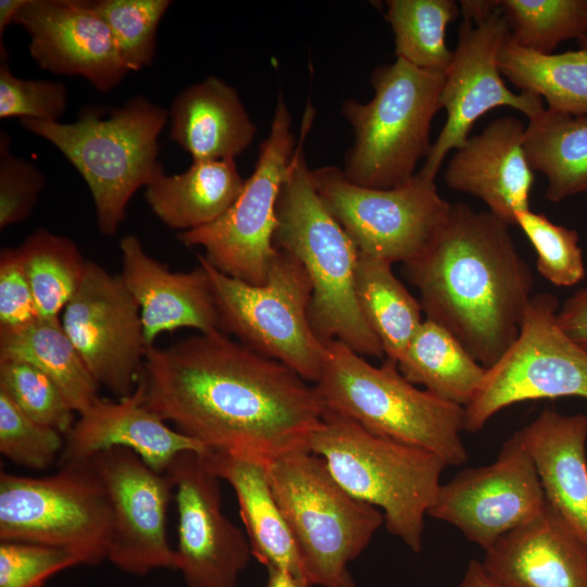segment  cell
<instances>
[{
    "mask_svg": "<svg viewBox=\"0 0 587 587\" xmlns=\"http://www.w3.org/2000/svg\"><path fill=\"white\" fill-rule=\"evenodd\" d=\"M545 505L537 472L515 432L495 462L465 469L440 485L427 514L451 524L486 551L535 519Z\"/></svg>",
    "mask_w": 587,
    "mask_h": 587,
    "instance_id": "obj_16",
    "label": "cell"
},
{
    "mask_svg": "<svg viewBox=\"0 0 587 587\" xmlns=\"http://www.w3.org/2000/svg\"><path fill=\"white\" fill-rule=\"evenodd\" d=\"M460 16L453 0H389L385 17L395 36L397 59L446 74L453 50L446 43L447 26Z\"/></svg>",
    "mask_w": 587,
    "mask_h": 587,
    "instance_id": "obj_33",
    "label": "cell"
},
{
    "mask_svg": "<svg viewBox=\"0 0 587 587\" xmlns=\"http://www.w3.org/2000/svg\"><path fill=\"white\" fill-rule=\"evenodd\" d=\"M499 67L516 88L544 98L549 110L587 115V49L546 54L524 49L509 36Z\"/></svg>",
    "mask_w": 587,
    "mask_h": 587,
    "instance_id": "obj_32",
    "label": "cell"
},
{
    "mask_svg": "<svg viewBox=\"0 0 587 587\" xmlns=\"http://www.w3.org/2000/svg\"><path fill=\"white\" fill-rule=\"evenodd\" d=\"M517 225L536 252V268L551 284L570 287L586 275L583 250L575 229L558 225L530 209L515 216Z\"/></svg>",
    "mask_w": 587,
    "mask_h": 587,
    "instance_id": "obj_37",
    "label": "cell"
},
{
    "mask_svg": "<svg viewBox=\"0 0 587 587\" xmlns=\"http://www.w3.org/2000/svg\"><path fill=\"white\" fill-rule=\"evenodd\" d=\"M166 473L178 515L175 565L186 587H237L252 552L246 533L222 510L218 476L198 451L180 453Z\"/></svg>",
    "mask_w": 587,
    "mask_h": 587,
    "instance_id": "obj_17",
    "label": "cell"
},
{
    "mask_svg": "<svg viewBox=\"0 0 587 587\" xmlns=\"http://www.w3.org/2000/svg\"><path fill=\"white\" fill-rule=\"evenodd\" d=\"M457 587H504L491 578L480 561L471 560Z\"/></svg>",
    "mask_w": 587,
    "mask_h": 587,
    "instance_id": "obj_46",
    "label": "cell"
},
{
    "mask_svg": "<svg viewBox=\"0 0 587 587\" xmlns=\"http://www.w3.org/2000/svg\"><path fill=\"white\" fill-rule=\"evenodd\" d=\"M145 394L140 378L135 390L117 401L99 397L78 414L64 435L59 465L85 462L104 450L124 448L164 473L180 453L205 451L198 441L170 427L151 411L145 402Z\"/></svg>",
    "mask_w": 587,
    "mask_h": 587,
    "instance_id": "obj_20",
    "label": "cell"
},
{
    "mask_svg": "<svg viewBox=\"0 0 587 587\" xmlns=\"http://www.w3.org/2000/svg\"><path fill=\"white\" fill-rule=\"evenodd\" d=\"M203 457L218 478L235 491L252 557L266 569H280L305 579L296 542L273 494L266 464L224 451H204Z\"/></svg>",
    "mask_w": 587,
    "mask_h": 587,
    "instance_id": "obj_26",
    "label": "cell"
},
{
    "mask_svg": "<svg viewBox=\"0 0 587 587\" xmlns=\"http://www.w3.org/2000/svg\"><path fill=\"white\" fill-rule=\"evenodd\" d=\"M39 319L18 248L0 252V329L25 326Z\"/></svg>",
    "mask_w": 587,
    "mask_h": 587,
    "instance_id": "obj_43",
    "label": "cell"
},
{
    "mask_svg": "<svg viewBox=\"0 0 587 587\" xmlns=\"http://www.w3.org/2000/svg\"><path fill=\"white\" fill-rule=\"evenodd\" d=\"M344 587H360V586L355 584V582L349 574L345 580Z\"/></svg>",
    "mask_w": 587,
    "mask_h": 587,
    "instance_id": "obj_49",
    "label": "cell"
},
{
    "mask_svg": "<svg viewBox=\"0 0 587 587\" xmlns=\"http://www.w3.org/2000/svg\"><path fill=\"white\" fill-rule=\"evenodd\" d=\"M140 378L147 407L205 451L265 464L307 449L325 412L313 385L222 330L149 347Z\"/></svg>",
    "mask_w": 587,
    "mask_h": 587,
    "instance_id": "obj_1",
    "label": "cell"
},
{
    "mask_svg": "<svg viewBox=\"0 0 587 587\" xmlns=\"http://www.w3.org/2000/svg\"><path fill=\"white\" fill-rule=\"evenodd\" d=\"M559 327L587 351V286L569 297L557 312Z\"/></svg>",
    "mask_w": 587,
    "mask_h": 587,
    "instance_id": "obj_44",
    "label": "cell"
},
{
    "mask_svg": "<svg viewBox=\"0 0 587 587\" xmlns=\"http://www.w3.org/2000/svg\"><path fill=\"white\" fill-rule=\"evenodd\" d=\"M41 319H58L77 291L87 260L68 237L38 228L18 247Z\"/></svg>",
    "mask_w": 587,
    "mask_h": 587,
    "instance_id": "obj_34",
    "label": "cell"
},
{
    "mask_svg": "<svg viewBox=\"0 0 587 587\" xmlns=\"http://www.w3.org/2000/svg\"><path fill=\"white\" fill-rule=\"evenodd\" d=\"M197 260L209 275L221 330L315 384L326 344L310 324L312 286L301 263L276 248L265 283L252 285L221 273L202 254Z\"/></svg>",
    "mask_w": 587,
    "mask_h": 587,
    "instance_id": "obj_9",
    "label": "cell"
},
{
    "mask_svg": "<svg viewBox=\"0 0 587 587\" xmlns=\"http://www.w3.org/2000/svg\"><path fill=\"white\" fill-rule=\"evenodd\" d=\"M26 2L27 0L0 1V58H8L5 47L3 46V33L14 22L16 14Z\"/></svg>",
    "mask_w": 587,
    "mask_h": 587,
    "instance_id": "obj_47",
    "label": "cell"
},
{
    "mask_svg": "<svg viewBox=\"0 0 587 587\" xmlns=\"http://www.w3.org/2000/svg\"><path fill=\"white\" fill-rule=\"evenodd\" d=\"M355 295L386 359L397 362L424 321L421 302L395 276L391 263L360 252Z\"/></svg>",
    "mask_w": 587,
    "mask_h": 587,
    "instance_id": "obj_31",
    "label": "cell"
},
{
    "mask_svg": "<svg viewBox=\"0 0 587 587\" xmlns=\"http://www.w3.org/2000/svg\"><path fill=\"white\" fill-rule=\"evenodd\" d=\"M13 23L28 34L29 53L46 71L84 77L101 92L129 73L91 1L27 0Z\"/></svg>",
    "mask_w": 587,
    "mask_h": 587,
    "instance_id": "obj_19",
    "label": "cell"
},
{
    "mask_svg": "<svg viewBox=\"0 0 587 587\" xmlns=\"http://www.w3.org/2000/svg\"><path fill=\"white\" fill-rule=\"evenodd\" d=\"M168 110L142 96L107 112L89 105L73 123L21 118L28 132L57 147L86 182L101 234L113 236L133 195L164 173L158 137Z\"/></svg>",
    "mask_w": 587,
    "mask_h": 587,
    "instance_id": "obj_5",
    "label": "cell"
},
{
    "mask_svg": "<svg viewBox=\"0 0 587 587\" xmlns=\"http://www.w3.org/2000/svg\"><path fill=\"white\" fill-rule=\"evenodd\" d=\"M171 0L91 1L110 28L117 51L129 72L150 66L155 54L157 29Z\"/></svg>",
    "mask_w": 587,
    "mask_h": 587,
    "instance_id": "obj_36",
    "label": "cell"
},
{
    "mask_svg": "<svg viewBox=\"0 0 587 587\" xmlns=\"http://www.w3.org/2000/svg\"><path fill=\"white\" fill-rule=\"evenodd\" d=\"M120 249V275L139 307L148 348L165 332L221 330L210 278L200 263L189 272H172L166 264L149 255L139 238L132 234L121 239Z\"/></svg>",
    "mask_w": 587,
    "mask_h": 587,
    "instance_id": "obj_22",
    "label": "cell"
},
{
    "mask_svg": "<svg viewBox=\"0 0 587 587\" xmlns=\"http://www.w3.org/2000/svg\"><path fill=\"white\" fill-rule=\"evenodd\" d=\"M168 120L170 139L192 161L234 160L257 134L237 90L216 76L178 92L171 102Z\"/></svg>",
    "mask_w": 587,
    "mask_h": 587,
    "instance_id": "obj_25",
    "label": "cell"
},
{
    "mask_svg": "<svg viewBox=\"0 0 587 587\" xmlns=\"http://www.w3.org/2000/svg\"><path fill=\"white\" fill-rule=\"evenodd\" d=\"M510 227L489 211L451 203L426 249L403 264L426 319L454 335L486 369L516 339L533 297L534 277Z\"/></svg>",
    "mask_w": 587,
    "mask_h": 587,
    "instance_id": "obj_2",
    "label": "cell"
},
{
    "mask_svg": "<svg viewBox=\"0 0 587 587\" xmlns=\"http://www.w3.org/2000/svg\"><path fill=\"white\" fill-rule=\"evenodd\" d=\"M445 74L419 68L404 60L378 65L371 74L374 97L366 103L348 99L341 113L353 129L344 175L351 183L377 189L405 184L426 159L432 121L440 109Z\"/></svg>",
    "mask_w": 587,
    "mask_h": 587,
    "instance_id": "obj_7",
    "label": "cell"
},
{
    "mask_svg": "<svg viewBox=\"0 0 587 587\" xmlns=\"http://www.w3.org/2000/svg\"><path fill=\"white\" fill-rule=\"evenodd\" d=\"M397 365L413 385L462 407L472 400L486 374V367L454 335L426 317Z\"/></svg>",
    "mask_w": 587,
    "mask_h": 587,
    "instance_id": "obj_30",
    "label": "cell"
},
{
    "mask_svg": "<svg viewBox=\"0 0 587 587\" xmlns=\"http://www.w3.org/2000/svg\"><path fill=\"white\" fill-rule=\"evenodd\" d=\"M112 510L90 461L61 465L49 476L0 473V541L62 549L79 565L107 561Z\"/></svg>",
    "mask_w": 587,
    "mask_h": 587,
    "instance_id": "obj_10",
    "label": "cell"
},
{
    "mask_svg": "<svg viewBox=\"0 0 587 587\" xmlns=\"http://www.w3.org/2000/svg\"><path fill=\"white\" fill-rule=\"evenodd\" d=\"M578 41V45L580 47V49H587V32L585 33V35L577 40Z\"/></svg>",
    "mask_w": 587,
    "mask_h": 587,
    "instance_id": "obj_50",
    "label": "cell"
},
{
    "mask_svg": "<svg viewBox=\"0 0 587 587\" xmlns=\"http://www.w3.org/2000/svg\"><path fill=\"white\" fill-rule=\"evenodd\" d=\"M313 386L324 411L374 435L434 453L447 466L467 460L461 438L464 407L419 389L392 360L375 366L334 340L326 344L324 366Z\"/></svg>",
    "mask_w": 587,
    "mask_h": 587,
    "instance_id": "obj_4",
    "label": "cell"
},
{
    "mask_svg": "<svg viewBox=\"0 0 587 587\" xmlns=\"http://www.w3.org/2000/svg\"><path fill=\"white\" fill-rule=\"evenodd\" d=\"M312 115L304 118L276 204L273 243L295 257L312 286L309 320L325 344L339 341L362 357L383 359L355 295L359 251L322 202L303 153Z\"/></svg>",
    "mask_w": 587,
    "mask_h": 587,
    "instance_id": "obj_3",
    "label": "cell"
},
{
    "mask_svg": "<svg viewBox=\"0 0 587 587\" xmlns=\"http://www.w3.org/2000/svg\"><path fill=\"white\" fill-rule=\"evenodd\" d=\"M459 7L463 20L479 23L499 9V0H461Z\"/></svg>",
    "mask_w": 587,
    "mask_h": 587,
    "instance_id": "obj_45",
    "label": "cell"
},
{
    "mask_svg": "<svg viewBox=\"0 0 587 587\" xmlns=\"http://www.w3.org/2000/svg\"><path fill=\"white\" fill-rule=\"evenodd\" d=\"M307 449L325 461L349 495L380 508L387 530L420 552L424 519L447 466L439 457L374 435L327 411L309 437Z\"/></svg>",
    "mask_w": 587,
    "mask_h": 587,
    "instance_id": "obj_6",
    "label": "cell"
},
{
    "mask_svg": "<svg viewBox=\"0 0 587 587\" xmlns=\"http://www.w3.org/2000/svg\"><path fill=\"white\" fill-rule=\"evenodd\" d=\"M297 143L290 112L279 93L268 136L235 202L215 222L178 232L177 240L189 248H203L205 261L221 273L248 284H264L276 252L277 199Z\"/></svg>",
    "mask_w": 587,
    "mask_h": 587,
    "instance_id": "obj_12",
    "label": "cell"
},
{
    "mask_svg": "<svg viewBox=\"0 0 587 587\" xmlns=\"http://www.w3.org/2000/svg\"><path fill=\"white\" fill-rule=\"evenodd\" d=\"M480 562L504 587H587V540L547 502L535 519L498 539Z\"/></svg>",
    "mask_w": 587,
    "mask_h": 587,
    "instance_id": "obj_23",
    "label": "cell"
},
{
    "mask_svg": "<svg viewBox=\"0 0 587 587\" xmlns=\"http://www.w3.org/2000/svg\"><path fill=\"white\" fill-rule=\"evenodd\" d=\"M510 30L520 47L553 53L561 42L580 39L587 32V0H499Z\"/></svg>",
    "mask_w": 587,
    "mask_h": 587,
    "instance_id": "obj_35",
    "label": "cell"
},
{
    "mask_svg": "<svg viewBox=\"0 0 587 587\" xmlns=\"http://www.w3.org/2000/svg\"><path fill=\"white\" fill-rule=\"evenodd\" d=\"M88 461L107 489L112 510L107 561L134 576L176 570L175 549L166 534L167 509L174 498L168 474L124 448L104 450Z\"/></svg>",
    "mask_w": 587,
    "mask_h": 587,
    "instance_id": "obj_18",
    "label": "cell"
},
{
    "mask_svg": "<svg viewBox=\"0 0 587 587\" xmlns=\"http://www.w3.org/2000/svg\"><path fill=\"white\" fill-rule=\"evenodd\" d=\"M0 359L20 360L42 371L77 414L98 398L99 384L63 329L61 320L37 319L13 329H0Z\"/></svg>",
    "mask_w": 587,
    "mask_h": 587,
    "instance_id": "obj_28",
    "label": "cell"
},
{
    "mask_svg": "<svg viewBox=\"0 0 587 587\" xmlns=\"http://www.w3.org/2000/svg\"><path fill=\"white\" fill-rule=\"evenodd\" d=\"M67 109V88L46 79L16 77L7 58L0 59V118L18 117L45 122L58 120Z\"/></svg>",
    "mask_w": 587,
    "mask_h": 587,
    "instance_id": "obj_40",
    "label": "cell"
},
{
    "mask_svg": "<svg viewBox=\"0 0 587 587\" xmlns=\"http://www.w3.org/2000/svg\"><path fill=\"white\" fill-rule=\"evenodd\" d=\"M41 587H47V585H42Z\"/></svg>",
    "mask_w": 587,
    "mask_h": 587,
    "instance_id": "obj_51",
    "label": "cell"
},
{
    "mask_svg": "<svg viewBox=\"0 0 587 587\" xmlns=\"http://www.w3.org/2000/svg\"><path fill=\"white\" fill-rule=\"evenodd\" d=\"M311 174L325 208L358 251L391 264L416 259L451 205L438 193L435 180L419 172L405 184L389 189L355 185L335 166L317 167Z\"/></svg>",
    "mask_w": 587,
    "mask_h": 587,
    "instance_id": "obj_13",
    "label": "cell"
},
{
    "mask_svg": "<svg viewBox=\"0 0 587 587\" xmlns=\"http://www.w3.org/2000/svg\"><path fill=\"white\" fill-rule=\"evenodd\" d=\"M61 323L99 386L118 398L135 390L148 346L139 307L121 275L87 260L82 283L65 305Z\"/></svg>",
    "mask_w": 587,
    "mask_h": 587,
    "instance_id": "obj_15",
    "label": "cell"
},
{
    "mask_svg": "<svg viewBox=\"0 0 587 587\" xmlns=\"http://www.w3.org/2000/svg\"><path fill=\"white\" fill-rule=\"evenodd\" d=\"M525 128L510 115L491 121L454 150L445 171L450 189L480 199L511 226L517 213L530 209L534 171L525 152Z\"/></svg>",
    "mask_w": 587,
    "mask_h": 587,
    "instance_id": "obj_21",
    "label": "cell"
},
{
    "mask_svg": "<svg viewBox=\"0 0 587 587\" xmlns=\"http://www.w3.org/2000/svg\"><path fill=\"white\" fill-rule=\"evenodd\" d=\"M10 138L0 135V229L26 221L37 204L46 178L26 159L10 153Z\"/></svg>",
    "mask_w": 587,
    "mask_h": 587,
    "instance_id": "obj_41",
    "label": "cell"
},
{
    "mask_svg": "<svg viewBox=\"0 0 587 587\" xmlns=\"http://www.w3.org/2000/svg\"><path fill=\"white\" fill-rule=\"evenodd\" d=\"M76 565L78 561L59 548L0 541V587H41L52 575Z\"/></svg>",
    "mask_w": 587,
    "mask_h": 587,
    "instance_id": "obj_42",
    "label": "cell"
},
{
    "mask_svg": "<svg viewBox=\"0 0 587 587\" xmlns=\"http://www.w3.org/2000/svg\"><path fill=\"white\" fill-rule=\"evenodd\" d=\"M558 298L532 297L516 339L490 367L464 407L465 430L479 432L509 405L541 399L578 397L587 400V351L558 325Z\"/></svg>",
    "mask_w": 587,
    "mask_h": 587,
    "instance_id": "obj_11",
    "label": "cell"
},
{
    "mask_svg": "<svg viewBox=\"0 0 587 587\" xmlns=\"http://www.w3.org/2000/svg\"><path fill=\"white\" fill-rule=\"evenodd\" d=\"M524 147L533 171L547 179V200L560 202L587 192V115L545 108L529 120Z\"/></svg>",
    "mask_w": 587,
    "mask_h": 587,
    "instance_id": "obj_29",
    "label": "cell"
},
{
    "mask_svg": "<svg viewBox=\"0 0 587 587\" xmlns=\"http://www.w3.org/2000/svg\"><path fill=\"white\" fill-rule=\"evenodd\" d=\"M63 446V434L32 420L0 391V452L4 458L40 471L57 460Z\"/></svg>",
    "mask_w": 587,
    "mask_h": 587,
    "instance_id": "obj_39",
    "label": "cell"
},
{
    "mask_svg": "<svg viewBox=\"0 0 587 587\" xmlns=\"http://www.w3.org/2000/svg\"><path fill=\"white\" fill-rule=\"evenodd\" d=\"M267 477L311 586L344 587L347 565L385 523L377 508L349 495L325 461L307 449L266 464Z\"/></svg>",
    "mask_w": 587,
    "mask_h": 587,
    "instance_id": "obj_8",
    "label": "cell"
},
{
    "mask_svg": "<svg viewBox=\"0 0 587 587\" xmlns=\"http://www.w3.org/2000/svg\"><path fill=\"white\" fill-rule=\"evenodd\" d=\"M0 391L32 420L63 435L75 422L74 411L57 385L27 362L0 359Z\"/></svg>",
    "mask_w": 587,
    "mask_h": 587,
    "instance_id": "obj_38",
    "label": "cell"
},
{
    "mask_svg": "<svg viewBox=\"0 0 587 587\" xmlns=\"http://www.w3.org/2000/svg\"><path fill=\"white\" fill-rule=\"evenodd\" d=\"M517 435L546 502L587 540V415L545 409Z\"/></svg>",
    "mask_w": 587,
    "mask_h": 587,
    "instance_id": "obj_24",
    "label": "cell"
},
{
    "mask_svg": "<svg viewBox=\"0 0 587 587\" xmlns=\"http://www.w3.org/2000/svg\"><path fill=\"white\" fill-rule=\"evenodd\" d=\"M267 579L264 587H312L309 582L287 571L267 567Z\"/></svg>",
    "mask_w": 587,
    "mask_h": 587,
    "instance_id": "obj_48",
    "label": "cell"
},
{
    "mask_svg": "<svg viewBox=\"0 0 587 587\" xmlns=\"http://www.w3.org/2000/svg\"><path fill=\"white\" fill-rule=\"evenodd\" d=\"M243 184L234 160L192 161L180 174H160L146 187L145 198L162 223L186 232L218 220Z\"/></svg>",
    "mask_w": 587,
    "mask_h": 587,
    "instance_id": "obj_27",
    "label": "cell"
},
{
    "mask_svg": "<svg viewBox=\"0 0 587 587\" xmlns=\"http://www.w3.org/2000/svg\"><path fill=\"white\" fill-rule=\"evenodd\" d=\"M509 36L500 4L479 23L462 21L439 98L446 123L419 171L422 176L435 180L447 153L463 146L474 123L490 110L510 107L530 120L545 109L540 97L513 92L502 78L499 55Z\"/></svg>",
    "mask_w": 587,
    "mask_h": 587,
    "instance_id": "obj_14",
    "label": "cell"
}]
</instances>
